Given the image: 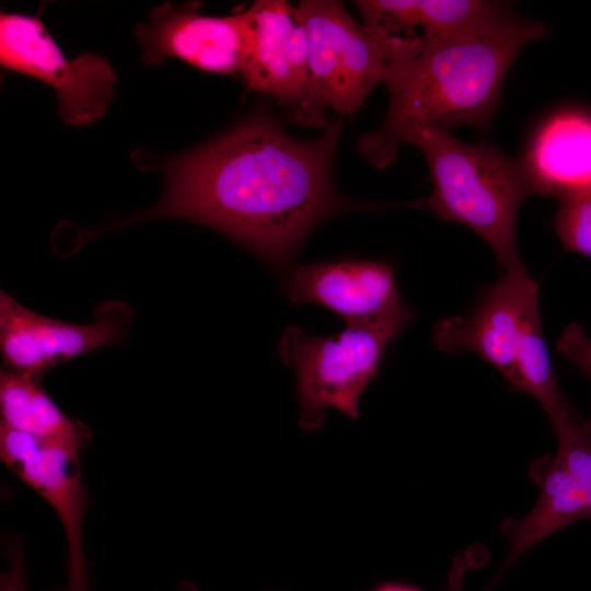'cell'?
I'll return each instance as SVG.
<instances>
[{
	"mask_svg": "<svg viewBox=\"0 0 591 591\" xmlns=\"http://www.w3.org/2000/svg\"><path fill=\"white\" fill-rule=\"evenodd\" d=\"M340 121L314 140L288 135L270 117H250L172 158L165 188L132 222L178 218L210 227L273 268L287 270L312 229L357 204L333 186Z\"/></svg>",
	"mask_w": 591,
	"mask_h": 591,
	"instance_id": "cell-1",
	"label": "cell"
},
{
	"mask_svg": "<svg viewBox=\"0 0 591 591\" xmlns=\"http://www.w3.org/2000/svg\"><path fill=\"white\" fill-rule=\"evenodd\" d=\"M546 33L543 22L508 10L412 60L385 65L381 82L389 92L387 111L375 130L359 138V153L383 169L395 161L414 129H487L513 60Z\"/></svg>",
	"mask_w": 591,
	"mask_h": 591,
	"instance_id": "cell-2",
	"label": "cell"
},
{
	"mask_svg": "<svg viewBox=\"0 0 591 591\" xmlns=\"http://www.w3.org/2000/svg\"><path fill=\"white\" fill-rule=\"evenodd\" d=\"M404 142L416 146L428 164L433 186L427 208L477 233L506 273L526 271L517 245V215L532 190L520 159L494 143L464 142L447 129L417 128Z\"/></svg>",
	"mask_w": 591,
	"mask_h": 591,
	"instance_id": "cell-3",
	"label": "cell"
},
{
	"mask_svg": "<svg viewBox=\"0 0 591 591\" xmlns=\"http://www.w3.org/2000/svg\"><path fill=\"white\" fill-rule=\"evenodd\" d=\"M413 318L412 308L403 302L381 317L347 323L329 336H311L288 325L278 354L296 373L299 426L320 429L331 407L357 419L360 395L379 374L387 346Z\"/></svg>",
	"mask_w": 591,
	"mask_h": 591,
	"instance_id": "cell-4",
	"label": "cell"
},
{
	"mask_svg": "<svg viewBox=\"0 0 591 591\" xmlns=\"http://www.w3.org/2000/svg\"><path fill=\"white\" fill-rule=\"evenodd\" d=\"M296 8L308 38L301 118L320 119L326 108L354 114L382 81L385 62L376 43L339 1L304 0Z\"/></svg>",
	"mask_w": 591,
	"mask_h": 591,
	"instance_id": "cell-5",
	"label": "cell"
},
{
	"mask_svg": "<svg viewBox=\"0 0 591 591\" xmlns=\"http://www.w3.org/2000/svg\"><path fill=\"white\" fill-rule=\"evenodd\" d=\"M0 63L51 86L59 117L71 126L100 119L115 95L111 62L90 51L66 57L39 16L1 12Z\"/></svg>",
	"mask_w": 591,
	"mask_h": 591,
	"instance_id": "cell-6",
	"label": "cell"
},
{
	"mask_svg": "<svg viewBox=\"0 0 591 591\" xmlns=\"http://www.w3.org/2000/svg\"><path fill=\"white\" fill-rule=\"evenodd\" d=\"M94 322L77 324L38 314L0 291V354L3 369L42 382L57 366L111 346L125 336L131 317L121 301L100 304Z\"/></svg>",
	"mask_w": 591,
	"mask_h": 591,
	"instance_id": "cell-7",
	"label": "cell"
},
{
	"mask_svg": "<svg viewBox=\"0 0 591 591\" xmlns=\"http://www.w3.org/2000/svg\"><path fill=\"white\" fill-rule=\"evenodd\" d=\"M538 310L536 282L526 271L506 273L484 290L467 315L438 322L433 343L447 352H476L513 386L517 354L528 322Z\"/></svg>",
	"mask_w": 591,
	"mask_h": 591,
	"instance_id": "cell-8",
	"label": "cell"
},
{
	"mask_svg": "<svg viewBox=\"0 0 591 591\" xmlns=\"http://www.w3.org/2000/svg\"><path fill=\"white\" fill-rule=\"evenodd\" d=\"M149 16V22L136 30L147 65H159L174 57L204 71L241 72L250 38L247 10L212 16L188 5L165 3Z\"/></svg>",
	"mask_w": 591,
	"mask_h": 591,
	"instance_id": "cell-9",
	"label": "cell"
},
{
	"mask_svg": "<svg viewBox=\"0 0 591 591\" xmlns=\"http://www.w3.org/2000/svg\"><path fill=\"white\" fill-rule=\"evenodd\" d=\"M355 4L385 65L412 60L509 7L484 0H361Z\"/></svg>",
	"mask_w": 591,
	"mask_h": 591,
	"instance_id": "cell-10",
	"label": "cell"
},
{
	"mask_svg": "<svg viewBox=\"0 0 591 591\" xmlns=\"http://www.w3.org/2000/svg\"><path fill=\"white\" fill-rule=\"evenodd\" d=\"M285 289L291 303L325 306L346 324L381 317L404 302L394 267L383 260L344 258L290 266Z\"/></svg>",
	"mask_w": 591,
	"mask_h": 591,
	"instance_id": "cell-11",
	"label": "cell"
},
{
	"mask_svg": "<svg viewBox=\"0 0 591 591\" xmlns=\"http://www.w3.org/2000/svg\"><path fill=\"white\" fill-rule=\"evenodd\" d=\"M247 14L250 38L240 72L243 80L252 90L302 104L308 77V38L296 5L283 0H257Z\"/></svg>",
	"mask_w": 591,
	"mask_h": 591,
	"instance_id": "cell-12",
	"label": "cell"
},
{
	"mask_svg": "<svg viewBox=\"0 0 591 591\" xmlns=\"http://www.w3.org/2000/svg\"><path fill=\"white\" fill-rule=\"evenodd\" d=\"M79 453L35 439L9 467L53 507L65 529L66 583L53 591H91L82 531L90 495L82 478Z\"/></svg>",
	"mask_w": 591,
	"mask_h": 591,
	"instance_id": "cell-13",
	"label": "cell"
},
{
	"mask_svg": "<svg viewBox=\"0 0 591 591\" xmlns=\"http://www.w3.org/2000/svg\"><path fill=\"white\" fill-rule=\"evenodd\" d=\"M532 194L559 201L591 193V108L566 105L533 135L520 159Z\"/></svg>",
	"mask_w": 591,
	"mask_h": 591,
	"instance_id": "cell-14",
	"label": "cell"
},
{
	"mask_svg": "<svg viewBox=\"0 0 591 591\" xmlns=\"http://www.w3.org/2000/svg\"><path fill=\"white\" fill-rule=\"evenodd\" d=\"M1 425L39 441L81 451L92 438L91 429L69 418L31 376L2 369L0 372Z\"/></svg>",
	"mask_w": 591,
	"mask_h": 591,
	"instance_id": "cell-15",
	"label": "cell"
},
{
	"mask_svg": "<svg viewBox=\"0 0 591 591\" xmlns=\"http://www.w3.org/2000/svg\"><path fill=\"white\" fill-rule=\"evenodd\" d=\"M538 482L541 493L532 510L521 519H509L505 524L510 542L509 553L487 591L529 548L556 531L583 520L582 486L554 457L545 462Z\"/></svg>",
	"mask_w": 591,
	"mask_h": 591,
	"instance_id": "cell-16",
	"label": "cell"
},
{
	"mask_svg": "<svg viewBox=\"0 0 591 591\" xmlns=\"http://www.w3.org/2000/svg\"><path fill=\"white\" fill-rule=\"evenodd\" d=\"M558 204L554 230L564 250L591 257V193Z\"/></svg>",
	"mask_w": 591,
	"mask_h": 591,
	"instance_id": "cell-17",
	"label": "cell"
},
{
	"mask_svg": "<svg viewBox=\"0 0 591 591\" xmlns=\"http://www.w3.org/2000/svg\"><path fill=\"white\" fill-rule=\"evenodd\" d=\"M557 439L555 461L581 486L591 480V438L580 422L554 430Z\"/></svg>",
	"mask_w": 591,
	"mask_h": 591,
	"instance_id": "cell-18",
	"label": "cell"
},
{
	"mask_svg": "<svg viewBox=\"0 0 591 591\" xmlns=\"http://www.w3.org/2000/svg\"><path fill=\"white\" fill-rule=\"evenodd\" d=\"M556 350L583 371L591 381V335L576 323L569 324L559 336ZM581 430L591 438V412L580 424Z\"/></svg>",
	"mask_w": 591,
	"mask_h": 591,
	"instance_id": "cell-19",
	"label": "cell"
},
{
	"mask_svg": "<svg viewBox=\"0 0 591 591\" xmlns=\"http://www.w3.org/2000/svg\"><path fill=\"white\" fill-rule=\"evenodd\" d=\"M9 568L0 575V591H27L23 541L18 535H7L2 542Z\"/></svg>",
	"mask_w": 591,
	"mask_h": 591,
	"instance_id": "cell-20",
	"label": "cell"
},
{
	"mask_svg": "<svg viewBox=\"0 0 591 591\" xmlns=\"http://www.w3.org/2000/svg\"><path fill=\"white\" fill-rule=\"evenodd\" d=\"M370 591H424V590L418 587L406 584V583L385 582V583L376 586Z\"/></svg>",
	"mask_w": 591,
	"mask_h": 591,
	"instance_id": "cell-21",
	"label": "cell"
},
{
	"mask_svg": "<svg viewBox=\"0 0 591 591\" xmlns=\"http://www.w3.org/2000/svg\"><path fill=\"white\" fill-rule=\"evenodd\" d=\"M583 519L591 518V480L583 485Z\"/></svg>",
	"mask_w": 591,
	"mask_h": 591,
	"instance_id": "cell-22",
	"label": "cell"
},
{
	"mask_svg": "<svg viewBox=\"0 0 591 591\" xmlns=\"http://www.w3.org/2000/svg\"><path fill=\"white\" fill-rule=\"evenodd\" d=\"M174 591H198V588L189 580H182L178 582Z\"/></svg>",
	"mask_w": 591,
	"mask_h": 591,
	"instance_id": "cell-23",
	"label": "cell"
},
{
	"mask_svg": "<svg viewBox=\"0 0 591 591\" xmlns=\"http://www.w3.org/2000/svg\"><path fill=\"white\" fill-rule=\"evenodd\" d=\"M266 591H280V590H277V589H268Z\"/></svg>",
	"mask_w": 591,
	"mask_h": 591,
	"instance_id": "cell-24",
	"label": "cell"
}]
</instances>
